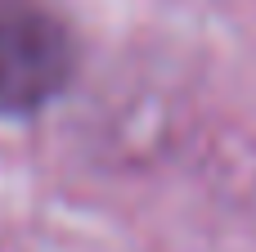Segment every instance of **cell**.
Returning <instances> with one entry per match:
<instances>
[{
  "label": "cell",
  "instance_id": "1",
  "mask_svg": "<svg viewBox=\"0 0 256 252\" xmlns=\"http://www.w3.org/2000/svg\"><path fill=\"white\" fill-rule=\"evenodd\" d=\"M76 72L68 23L40 0H0V113L27 117L54 104Z\"/></svg>",
  "mask_w": 256,
  "mask_h": 252
}]
</instances>
